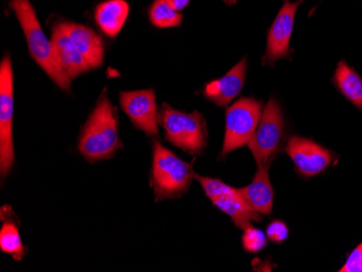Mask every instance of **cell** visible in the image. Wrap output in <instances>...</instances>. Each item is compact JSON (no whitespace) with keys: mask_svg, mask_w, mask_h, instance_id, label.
Here are the masks:
<instances>
[{"mask_svg":"<svg viewBox=\"0 0 362 272\" xmlns=\"http://www.w3.org/2000/svg\"><path fill=\"white\" fill-rule=\"evenodd\" d=\"M78 148L83 156L93 162L110 158L119 149L117 115L107 95L101 97L89 117Z\"/></svg>","mask_w":362,"mask_h":272,"instance_id":"1","label":"cell"},{"mask_svg":"<svg viewBox=\"0 0 362 272\" xmlns=\"http://www.w3.org/2000/svg\"><path fill=\"white\" fill-rule=\"evenodd\" d=\"M11 8L21 24L32 58L61 89L69 90L71 81L61 71L52 42L45 35L30 0H12Z\"/></svg>","mask_w":362,"mask_h":272,"instance_id":"2","label":"cell"},{"mask_svg":"<svg viewBox=\"0 0 362 272\" xmlns=\"http://www.w3.org/2000/svg\"><path fill=\"white\" fill-rule=\"evenodd\" d=\"M193 179L192 164L180 160L160 142H154L151 186L156 201L180 198L190 188Z\"/></svg>","mask_w":362,"mask_h":272,"instance_id":"3","label":"cell"},{"mask_svg":"<svg viewBox=\"0 0 362 272\" xmlns=\"http://www.w3.org/2000/svg\"><path fill=\"white\" fill-rule=\"evenodd\" d=\"M158 124L165 131L166 139L189 154H202L207 147L206 121L199 112L185 113L163 105Z\"/></svg>","mask_w":362,"mask_h":272,"instance_id":"4","label":"cell"},{"mask_svg":"<svg viewBox=\"0 0 362 272\" xmlns=\"http://www.w3.org/2000/svg\"><path fill=\"white\" fill-rule=\"evenodd\" d=\"M284 135V121L281 107L274 99H270L262 111L253 137L247 143L255 158L257 167L270 165L281 148Z\"/></svg>","mask_w":362,"mask_h":272,"instance_id":"5","label":"cell"},{"mask_svg":"<svg viewBox=\"0 0 362 272\" xmlns=\"http://www.w3.org/2000/svg\"><path fill=\"white\" fill-rule=\"evenodd\" d=\"M262 102L253 98H242L228 109L226 133L219 158L249 143L262 117Z\"/></svg>","mask_w":362,"mask_h":272,"instance_id":"6","label":"cell"},{"mask_svg":"<svg viewBox=\"0 0 362 272\" xmlns=\"http://www.w3.org/2000/svg\"><path fill=\"white\" fill-rule=\"evenodd\" d=\"M13 72L11 60L6 56L0 63V174L7 177L14 164L13 138Z\"/></svg>","mask_w":362,"mask_h":272,"instance_id":"7","label":"cell"},{"mask_svg":"<svg viewBox=\"0 0 362 272\" xmlns=\"http://www.w3.org/2000/svg\"><path fill=\"white\" fill-rule=\"evenodd\" d=\"M286 152L298 174L314 177L327 170L332 163L334 154L310 139L293 136L288 139Z\"/></svg>","mask_w":362,"mask_h":272,"instance_id":"8","label":"cell"},{"mask_svg":"<svg viewBox=\"0 0 362 272\" xmlns=\"http://www.w3.org/2000/svg\"><path fill=\"white\" fill-rule=\"evenodd\" d=\"M119 101L136 128L150 137L158 135V112L153 89L124 91L119 95Z\"/></svg>","mask_w":362,"mask_h":272,"instance_id":"9","label":"cell"},{"mask_svg":"<svg viewBox=\"0 0 362 272\" xmlns=\"http://www.w3.org/2000/svg\"><path fill=\"white\" fill-rule=\"evenodd\" d=\"M300 4V0L296 3H290L288 0H286L284 7L276 16L268 33L267 49L264 57V63L272 64L279 59L288 57L290 52L288 45H290L293 26H294L295 13Z\"/></svg>","mask_w":362,"mask_h":272,"instance_id":"10","label":"cell"},{"mask_svg":"<svg viewBox=\"0 0 362 272\" xmlns=\"http://www.w3.org/2000/svg\"><path fill=\"white\" fill-rule=\"evenodd\" d=\"M52 42L59 66L71 82L75 77L90 70L89 63L77 50L62 23L56 24L52 28Z\"/></svg>","mask_w":362,"mask_h":272,"instance_id":"11","label":"cell"},{"mask_svg":"<svg viewBox=\"0 0 362 272\" xmlns=\"http://www.w3.org/2000/svg\"><path fill=\"white\" fill-rule=\"evenodd\" d=\"M246 60L240 61L225 76L209 83L205 97L219 107L229 105L241 93L245 82Z\"/></svg>","mask_w":362,"mask_h":272,"instance_id":"12","label":"cell"},{"mask_svg":"<svg viewBox=\"0 0 362 272\" xmlns=\"http://www.w3.org/2000/svg\"><path fill=\"white\" fill-rule=\"evenodd\" d=\"M268 170L269 166L257 167L253 182L245 188L238 189L242 200L259 215H269L274 204V189Z\"/></svg>","mask_w":362,"mask_h":272,"instance_id":"13","label":"cell"},{"mask_svg":"<svg viewBox=\"0 0 362 272\" xmlns=\"http://www.w3.org/2000/svg\"><path fill=\"white\" fill-rule=\"evenodd\" d=\"M62 25L77 50L84 56L91 69L100 66L105 57V45L100 36L81 24L65 22Z\"/></svg>","mask_w":362,"mask_h":272,"instance_id":"14","label":"cell"},{"mask_svg":"<svg viewBox=\"0 0 362 272\" xmlns=\"http://www.w3.org/2000/svg\"><path fill=\"white\" fill-rule=\"evenodd\" d=\"M129 13V6L125 0H107L95 9V19L103 33L109 37H117Z\"/></svg>","mask_w":362,"mask_h":272,"instance_id":"15","label":"cell"},{"mask_svg":"<svg viewBox=\"0 0 362 272\" xmlns=\"http://www.w3.org/2000/svg\"><path fill=\"white\" fill-rule=\"evenodd\" d=\"M11 214L9 207H3L1 210L3 227L0 230V249L4 253L10 254L14 259L20 261L25 255V247L22 243L16 220L10 217Z\"/></svg>","mask_w":362,"mask_h":272,"instance_id":"16","label":"cell"},{"mask_svg":"<svg viewBox=\"0 0 362 272\" xmlns=\"http://www.w3.org/2000/svg\"><path fill=\"white\" fill-rule=\"evenodd\" d=\"M213 204L233 219L235 226L242 230L252 226V220L260 221V215L254 212L239 194L214 201Z\"/></svg>","mask_w":362,"mask_h":272,"instance_id":"17","label":"cell"},{"mask_svg":"<svg viewBox=\"0 0 362 272\" xmlns=\"http://www.w3.org/2000/svg\"><path fill=\"white\" fill-rule=\"evenodd\" d=\"M335 85L356 107L362 109V78L341 61L335 71Z\"/></svg>","mask_w":362,"mask_h":272,"instance_id":"18","label":"cell"},{"mask_svg":"<svg viewBox=\"0 0 362 272\" xmlns=\"http://www.w3.org/2000/svg\"><path fill=\"white\" fill-rule=\"evenodd\" d=\"M150 21L156 28H175L180 25L182 16L168 0H156L150 9Z\"/></svg>","mask_w":362,"mask_h":272,"instance_id":"19","label":"cell"},{"mask_svg":"<svg viewBox=\"0 0 362 272\" xmlns=\"http://www.w3.org/2000/svg\"><path fill=\"white\" fill-rule=\"evenodd\" d=\"M194 179L200 182L204 190L207 198L211 199V202L214 201L221 200L223 198H229V196H238V189L228 186L221 180L214 179V178L203 177L200 175L194 174Z\"/></svg>","mask_w":362,"mask_h":272,"instance_id":"20","label":"cell"},{"mask_svg":"<svg viewBox=\"0 0 362 272\" xmlns=\"http://www.w3.org/2000/svg\"><path fill=\"white\" fill-rule=\"evenodd\" d=\"M242 243H243V247L246 252L257 253L266 247L267 241H266V235L262 231L255 227L250 226L244 229Z\"/></svg>","mask_w":362,"mask_h":272,"instance_id":"21","label":"cell"},{"mask_svg":"<svg viewBox=\"0 0 362 272\" xmlns=\"http://www.w3.org/2000/svg\"><path fill=\"white\" fill-rule=\"evenodd\" d=\"M267 237H269L270 241H272V242L281 244L288 239V226L281 220L272 221V223H269V226L267 228Z\"/></svg>","mask_w":362,"mask_h":272,"instance_id":"22","label":"cell"},{"mask_svg":"<svg viewBox=\"0 0 362 272\" xmlns=\"http://www.w3.org/2000/svg\"><path fill=\"white\" fill-rule=\"evenodd\" d=\"M341 272H362V242L351 252Z\"/></svg>","mask_w":362,"mask_h":272,"instance_id":"23","label":"cell"},{"mask_svg":"<svg viewBox=\"0 0 362 272\" xmlns=\"http://www.w3.org/2000/svg\"><path fill=\"white\" fill-rule=\"evenodd\" d=\"M170 4H172L173 7L175 9L178 10V11H181V10H184L185 8L188 6V4L190 3V0H168Z\"/></svg>","mask_w":362,"mask_h":272,"instance_id":"24","label":"cell"},{"mask_svg":"<svg viewBox=\"0 0 362 272\" xmlns=\"http://www.w3.org/2000/svg\"><path fill=\"white\" fill-rule=\"evenodd\" d=\"M226 4H228V5H233V4L235 3V0H223Z\"/></svg>","mask_w":362,"mask_h":272,"instance_id":"25","label":"cell"}]
</instances>
